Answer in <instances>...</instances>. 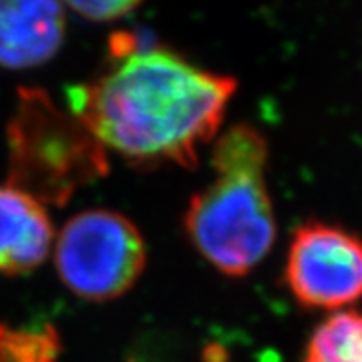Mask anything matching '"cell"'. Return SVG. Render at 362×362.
<instances>
[{"label":"cell","instance_id":"6da1fadb","mask_svg":"<svg viewBox=\"0 0 362 362\" xmlns=\"http://www.w3.org/2000/svg\"><path fill=\"white\" fill-rule=\"evenodd\" d=\"M235 90V78L119 32L100 74L67 89V110L126 161L192 168L200 146L218 134Z\"/></svg>","mask_w":362,"mask_h":362},{"label":"cell","instance_id":"7a4b0ae2","mask_svg":"<svg viewBox=\"0 0 362 362\" xmlns=\"http://www.w3.org/2000/svg\"><path fill=\"white\" fill-rule=\"evenodd\" d=\"M267 161L264 135L250 124L233 126L213 148L215 177L187 205V237L224 276H248L276 240V216L264 176Z\"/></svg>","mask_w":362,"mask_h":362},{"label":"cell","instance_id":"3957f363","mask_svg":"<svg viewBox=\"0 0 362 362\" xmlns=\"http://www.w3.org/2000/svg\"><path fill=\"white\" fill-rule=\"evenodd\" d=\"M8 185L63 207L107 176V150L41 87H21L6 128Z\"/></svg>","mask_w":362,"mask_h":362},{"label":"cell","instance_id":"277c9868","mask_svg":"<svg viewBox=\"0 0 362 362\" xmlns=\"http://www.w3.org/2000/svg\"><path fill=\"white\" fill-rule=\"evenodd\" d=\"M146 244L137 226L111 209H87L63 226L56 240V270L78 298L110 301L139 281Z\"/></svg>","mask_w":362,"mask_h":362},{"label":"cell","instance_id":"5b68a950","mask_svg":"<svg viewBox=\"0 0 362 362\" xmlns=\"http://www.w3.org/2000/svg\"><path fill=\"white\" fill-rule=\"evenodd\" d=\"M283 279L305 309L353 305L362 298V237L318 220L301 224L292 235Z\"/></svg>","mask_w":362,"mask_h":362},{"label":"cell","instance_id":"8992f818","mask_svg":"<svg viewBox=\"0 0 362 362\" xmlns=\"http://www.w3.org/2000/svg\"><path fill=\"white\" fill-rule=\"evenodd\" d=\"M65 28L62 0H0V67L45 65L59 52Z\"/></svg>","mask_w":362,"mask_h":362},{"label":"cell","instance_id":"52a82bcc","mask_svg":"<svg viewBox=\"0 0 362 362\" xmlns=\"http://www.w3.org/2000/svg\"><path fill=\"white\" fill-rule=\"evenodd\" d=\"M54 226L47 207L11 185H0V274L23 276L45 262Z\"/></svg>","mask_w":362,"mask_h":362},{"label":"cell","instance_id":"ba28073f","mask_svg":"<svg viewBox=\"0 0 362 362\" xmlns=\"http://www.w3.org/2000/svg\"><path fill=\"white\" fill-rule=\"evenodd\" d=\"M305 362H362V313L337 310L313 331Z\"/></svg>","mask_w":362,"mask_h":362},{"label":"cell","instance_id":"9c48e42d","mask_svg":"<svg viewBox=\"0 0 362 362\" xmlns=\"http://www.w3.org/2000/svg\"><path fill=\"white\" fill-rule=\"evenodd\" d=\"M59 355L62 337L54 324L0 322V362H57Z\"/></svg>","mask_w":362,"mask_h":362},{"label":"cell","instance_id":"30bf717a","mask_svg":"<svg viewBox=\"0 0 362 362\" xmlns=\"http://www.w3.org/2000/svg\"><path fill=\"white\" fill-rule=\"evenodd\" d=\"M81 17L90 21H115L134 11L143 0H63Z\"/></svg>","mask_w":362,"mask_h":362}]
</instances>
